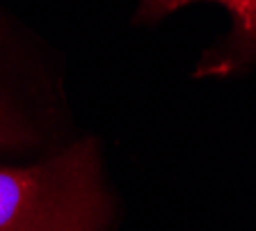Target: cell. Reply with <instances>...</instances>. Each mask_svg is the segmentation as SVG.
Returning a JSON list of instances; mask_svg holds the SVG:
<instances>
[{"mask_svg":"<svg viewBox=\"0 0 256 231\" xmlns=\"http://www.w3.org/2000/svg\"><path fill=\"white\" fill-rule=\"evenodd\" d=\"M112 213L92 138L34 165L0 167V231H108Z\"/></svg>","mask_w":256,"mask_h":231,"instance_id":"cell-1","label":"cell"},{"mask_svg":"<svg viewBox=\"0 0 256 231\" xmlns=\"http://www.w3.org/2000/svg\"><path fill=\"white\" fill-rule=\"evenodd\" d=\"M199 0H142L138 21L154 23ZM218 2L231 16L229 34L204 53L197 76H226L256 62V0H206Z\"/></svg>","mask_w":256,"mask_h":231,"instance_id":"cell-2","label":"cell"},{"mask_svg":"<svg viewBox=\"0 0 256 231\" xmlns=\"http://www.w3.org/2000/svg\"><path fill=\"white\" fill-rule=\"evenodd\" d=\"M21 138L23 135H18V130H16L14 124L7 119V114L0 110V146H12L21 140Z\"/></svg>","mask_w":256,"mask_h":231,"instance_id":"cell-3","label":"cell"}]
</instances>
